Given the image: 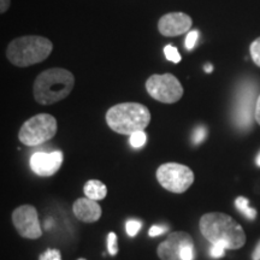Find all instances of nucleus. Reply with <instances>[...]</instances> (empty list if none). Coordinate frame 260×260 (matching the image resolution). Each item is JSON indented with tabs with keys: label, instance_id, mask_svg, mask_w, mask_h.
I'll return each instance as SVG.
<instances>
[{
	"label": "nucleus",
	"instance_id": "1",
	"mask_svg": "<svg viewBox=\"0 0 260 260\" xmlns=\"http://www.w3.org/2000/svg\"><path fill=\"white\" fill-rule=\"evenodd\" d=\"M200 232L212 245H223L226 249H239L245 245L246 234L235 219L220 212L204 214L199 222Z\"/></svg>",
	"mask_w": 260,
	"mask_h": 260
},
{
	"label": "nucleus",
	"instance_id": "2",
	"mask_svg": "<svg viewBox=\"0 0 260 260\" xmlns=\"http://www.w3.org/2000/svg\"><path fill=\"white\" fill-rule=\"evenodd\" d=\"M75 76L63 68H52L41 73L34 81L32 94L37 103L52 105L65 99L73 92Z\"/></svg>",
	"mask_w": 260,
	"mask_h": 260
},
{
	"label": "nucleus",
	"instance_id": "3",
	"mask_svg": "<svg viewBox=\"0 0 260 260\" xmlns=\"http://www.w3.org/2000/svg\"><path fill=\"white\" fill-rule=\"evenodd\" d=\"M149 122V110L139 103L117 104L106 112L107 125L122 135H132L140 130H145Z\"/></svg>",
	"mask_w": 260,
	"mask_h": 260
},
{
	"label": "nucleus",
	"instance_id": "4",
	"mask_svg": "<svg viewBox=\"0 0 260 260\" xmlns=\"http://www.w3.org/2000/svg\"><path fill=\"white\" fill-rule=\"evenodd\" d=\"M52 50L53 44L47 38L28 35L10 42L6 50V57L15 67L27 68L47 59Z\"/></svg>",
	"mask_w": 260,
	"mask_h": 260
},
{
	"label": "nucleus",
	"instance_id": "5",
	"mask_svg": "<svg viewBox=\"0 0 260 260\" xmlns=\"http://www.w3.org/2000/svg\"><path fill=\"white\" fill-rule=\"evenodd\" d=\"M57 129V119L53 116L39 113L23 123L19 129L18 139L22 144L29 147L39 146L50 141L56 135Z\"/></svg>",
	"mask_w": 260,
	"mask_h": 260
},
{
	"label": "nucleus",
	"instance_id": "6",
	"mask_svg": "<svg viewBox=\"0 0 260 260\" xmlns=\"http://www.w3.org/2000/svg\"><path fill=\"white\" fill-rule=\"evenodd\" d=\"M157 180L160 186L171 193L182 194L194 182V172L190 168L178 162H165L157 170Z\"/></svg>",
	"mask_w": 260,
	"mask_h": 260
},
{
	"label": "nucleus",
	"instance_id": "7",
	"mask_svg": "<svg viewBox=\"0 0 260 260\" xmlns=\"http://www.w3.org/2000/svg\"><path fill=\"white\" fill-rule=\"evenodd\" d=\"M146 90L153 99L162 104L177 103L183 95V87L172 74L149 76L146 81Z\"/></svg>",
	"mask_w": 260,
	"mask_h": 260
},
{
	"label": "nucleus",
	"instance_id": "8",
	"mask_svg": "<svg viewBox=\"0 0 260 260\" xmlns=\"http://www.w3.org/2000/svg\"><path fill=\"white\" fill-rule=\"evenodd\" d=\"M12 223L24 239L37 240L42 235L38 211L31 205H22L12 212Z\"/></svg>",
	"mask_w": 260,
	"mask_h": 260
},
{
	"label": "nucleus",
	"instance_id": "9",
	"mask_svg": "<svg viewBox=\"0 0 260 260\" xmlns=\"http://www.w3.org/2000/svg\"><path fill=\"white\" fill-rule=\"evenodd\" d=\"M255 93L256 88L253 83L243 84L240 89L235 106V122L239 128H249L253 118H255Z\"/></svg>",
	"mask_w": 260,
	"mask_h": 260
},
{
	"label": "nucleus",
	"instance_id": "10",
	"mask_svg": "<svg viewBox=\"0 0 260 260\" xmlns=\"http://www.w3.org/2000/svg\"><path fill=\"white\" fill-rule=\"evenodd\" d=\"M63 152H37L30 157V168L35 174L42 177L53 176L63 164Z\"/></svg>",
	"mask_w": 260,
	"mask_h": 260
},
{
	"label": "nucleus",
	"instance_id": "11",
	"mask_svg": "<svg viewBox=\"0 0 260 260\" xmlns=\"http://www.w3.org/2000/svg\"><path fill=\"white\" fill-rule=\"evenodd\" d=\"M191 24V18L183 12H171L161 16L158 22V29L164 37H178L189 30Z\"/></svg>",
	"mask_w": 260,
	"mask_h": 260
},
{
	"label": "nucleus",
	"instance_id": "12",
	"mask_svg": "<svg viewBox=\"0 0 260 260\" xmlns=\"http://www.w3.org/2000/svg\"><path fill=\"white\" fill-rule=\"evenodd\" d=\"M193 239L186 232H175L168 236L165 241L158 246L157 254L160 260H180V253L182 247L190 245Z\"/></svg>",
	"mask_w": 260,
	"mask_h": 260
},
{
	"label": "nucleus",
	"instance_id": "13",
	"mask_svg": "<svg viewBox=\"0 0 260 260\" xmlns=\"http://www.w3.org/2000/svg\"><path fill=\"white\" fill-rule=\"evenodd\" d=\"M73 212L77 219L84 223H94L102 218L100 205L88 198L77 199L73 205Z\"/></svg>",
	"mask_w": 260,
	"mask_h": 260
},
{
	"label": "nucleus",
	"instance_id": "14",
	"mask_svg": "<svg viewBox=\"0 0 260 260\" xmlns=\"http://www.w3.org/2000/svg\"><path fill=\"white\" fill-rule=\"evenodd\" d=\"M83 191L86 198L92 199L94 201H99L105 199L107 195V188L102 181L98 180H89L86 182L83 187Z\"/></svg>",
	"mask_w": 260,
	"mask_h": 260
},
{
	"label": "nucleus",
	"instance_id": "15",
	"mask_svg": "<svg viewBox=\"0 0 260 260\" xmlns=\"http://www.w3.org/2000/svg\"><path fill=\"white\" fill-rule=\"evenodd\" d=\"M235 207L246 217L247 219L254 220L256 218V210L252 209V207L249 206V201L248 199H246V198H237L235 200Z\"/></svg>",
	"mask_w": 260,
	"mask_h": 260
},
{
	"label": "nucleus",
	"instance_id": "16",
	"mask_svg": "<svg viewBox=\"0 0 260 260\" xmlns=\"http://www.w3.org/2000/svg\"><path fill=\"white\" fill-rule=\"evenodd\" d=\"M146 141H147V135L144 130H140V132H136L134 134L130 135L129 144L133 148H141L144 147Z\"/></svg>",
	"mask_w": 260,
	"mask_h": 260
},
{
	"label": "nucleus",
	"instance_id": "17",
	"mask_svg": "<svg viewBox=\"0 0 260 260\" xmlns=\"http://www.w3.org/2000/svg\"><path fill=\"white\" fill-rule=\"evenodd\" d=\"M142 228V222L138 219H129L125 224V232L130 237H135Z\"/></svg>",
	"mask_w": 260,
	"mask_h": 260
},
{
	"label": "nucleus",
	"instance_id": "18",
	"mask_svg": "<svg viewBox=\"0 0 260 260\" xmlns=\"http://www.w3.org/2000/svg\"><path fill=\"white\" fill-rule=\"evenodd\" d=\"M164 54L167 57V59L172 61V63H180L182 59L180 52L176 50V47L172 46V45H168V46L164 47Z\"/></svg>",
	"mask_w": 260,
	"mask_h": 260
},
{
	"label": "nucleus",
	"instance_id": "19",
	"mask_svg": "<svg viewBox=\"0 0 260 260\" xmlns=\"http://www.w3.org/2000/svg\"><path fill=\"white\" fill-rule=\"evenodd\" d=\"M207 136V129L204 125H199L194 129L193 134H191V141L194 145H199L206 139Z\"/></svg>",
	"mask_w": 260,
	"mask_h": 260
},
{
	"label": "nucleus",
	"instance_id": "20",
	"mask_svg": "<svg viewBox=\"0 0 260 260\" xmlns=\"http://www.w3.org/2000/svg\"><path fill=\"white\" fill-rule=\"evenodd\" d=\"M107 251L111 255H116L118 253V245H117V235L115 233H110L107 235Z\"/></svg>",
	"mask_w": 260,
	"mask_h": 260
},
{
	"label": "nucleus",
	"instance_id": "21",
	"mask_svg": "<svg viewBox=\"0 0 260 260\" xmlns=\"http://www.w3.org/2000/svg\"><path fill=\"white\" fill-rule=\"evenodd\" d=\"M195 251H194V243L186 245L182 247L180 253V260H194Z\"/></svg>",
	"mask_w": 260,
	"mask_h": 260
},
{
	"label": "nucleus",
	"instance_id": "22",
	"mask_svg": "<svg viewBox=\"0 0 260 260\" xmlns=\"http://www.w3.org/2000/svg\"><path fill=\"white\" fill-rule=\"evenodd\" d=\"M251 56H252V59L254 63L260 67V38L256 39L252 42L251 45Z\"/></svg>",
	"mask_w": 260,
	"mask_h": 260
},
{
	"label": "nucleus",
	"instance_id": "23",
	"mask_svg": "<svg viewBox=\"0 0 260 260\" xmlns=\"http://www.w3.org/2000/svg\"><path fill=\"white\" fill-rule=\"evenodd\" d=\"M225 251L226 248L223 245H218V243H217V245H212L210 248V256L213 259H219L224 256Z\"/></svg>",
	"mask_w": 260,
	"mask_h": 260
},
{
	"label": "nucleus",
	"instance_id": "24",
	"mask_svg": "<svg viewBox=\"0 0 260 260\" xmlns=\"http://www.w3.org/2000/svg\"><path fill=\"white\" fill-rule=\"evenodd\" d=\"M39 260H61L60 252L58 249H47L39 256Z\"/></svg>",
	"mask_w": 260,
	"mask_h": 260
},
{
	"label": "nucleus",
	"instance_id": "25",
	"mask_svg": "<svg viewBox=\"0 0 260 260\" xmlns=\"http://www.w3.org/2000/svg\"><path fill=\"white\" fill-rule=\"evenodd\" d=\"M198 39H199V31L198 30H191L188 32L186 38V47L188 50H193L195 44H197Z\"/></svg>",
	"mask_w": 260,
	"mask_h": 260
},
{
	"label": "nucleus",
	"instance_id": "26",
	"mask_svg": "<svg viewBox=\"0 0 260 260\" xmlns=\"http://www.w3.org/2000/svg\"><path fill=\"white\" fill-rule=\"evenodd\" d=\"M168 230H169L168 225H153L151 229H149L148 235L151 237H155V236L162 235V234L167 233Z\"/></svg>",
	"mask_w": 260,
	"mask_h": 260
},
{
	"label": "nucleus",
	"instance_id": "27",
	"mask_svg": "<svg viewBox=\"0 0 260 260\" xmlns=\"http://www.w3.org/2000/svg\"><path fill=\"white\" fill-rule=\"evenodd\" d=\"M10 4H11V0H0V12L5 14L10 8Z\"/></svg>",
	"mask_w": 260,
	"mask_h": 260
},
{
	"label": "nucleus",
	"instance_id": "28",
	"mask_svg": "<svg viewBox=\"0 0 260 260\" xmlns=\"http://www.w3.org/2000/svg\"><path fill=\"white\" fill-rule=\"evenodd\" d=\"M255 121L260 125V95L256 99V105H255Z\"/></svg>",
	"mask_w": 260,
	"mask_h": 260
},
{
	"label": "nucleus",
	"instance_id": "29",
	"mask_svg": "<svg viewBox=\"0 0 260 260\" xmlns=\"http://www.w3.org/2000/svg\"><path fill=\"white\" fill-rule=\"evenodd\" d=\"M252 260H260V241L256 245L254 252L252 254Z\"/></svg>",
	"mask_w": 260,
	"mask_h": 260
},
{
	"label": "nucleus",
	"instance_id": "30",
	"mask_svg": "<svg viewBox=\"0 0 260 260\" xmlns=\"http://www.w3.org/2000/svg\"><path fill=\"white\" fill-rule=\"evenodd\" d=\"M213 70V68H212V65H206V67H205V71H206V73H211V71Z\"/></svg>",
	"mask_w": 260,
	"mask_h": 260
},
{
	"label": "nucleus",
	"instance_id": "31",
	"mask_svg": "<svg viewBox=\"0 0 260 260\" xmlns=\"http://www.w3.org/2000/svg\"><path fill=\"white\" fill-rule=\"evenodd\" d=\"M255 162H256V165H258V167L260 168V152H259V154L256 155V158H255Z\"/></svg>",
	"mask_w": 260,
	"mask_h": 260
},
{
	"label": "nucleus",
	"instance_id": "32",
	"mask_svg": "<svg viewBox=\"0 0 260 260\" xmlns=\"http://www.w3.org/2000/svg\"><path fill=\"white\" fill-rule=\"evenodd\" d=\"M77 260H87V259H84V258H80V259H77Z\"/></svg>",
	"mask_w": 260,
	"mask_h": 260
}]
</instances>
